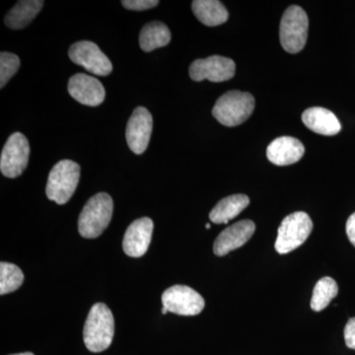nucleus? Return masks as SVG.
Listing matches in <instances>:
<instances>
[{
  "label": "nucleus",
  "instance_id": "9d476101",
  "mask_svg": "<svg viewBox=\"0 0 355 355\" xmlns=\"http://www.w3.org/2000/svg\"><path fill=\"white\" fill-rule=\"evenodd\" d=\"M235 62L231 58L212 55L195 60L190 67V76L193 81L207 80L211 83H223L234 76Z\"/></svg>",
  "mask_w": 355,
  "mask_h": 355
},
{
  "label": "nucleus",
  "instance_id": "39448f33",
  "mask_svg": "<svg viewBox=\"0 0 355 355\" xmlns=\"http://www.w3.org/2000/svg\"><path fill=\"white\" fill-rule=\"evenodd\" d=\"M309 20L300 6H289L280 21L279 39L284 51L297 53L307 42Z\"/></svg>",
  "mask_w": 355,
  "mask_h": 355
},
{
  "label": "nucleus",
  "instance_id": "4be33fe9",
  "mask_svg": "<svg viewBox=\"0 0 355 355\" xmlns=\"http://www.w3.org/2000/svg\"><path fill=\"white\" fill-rule=\"evenodd\" d=\"M24 282V275L17 266L2 261L0 263V294L17 291Z\"/></svg>",
  "mask_w": 355,
  "mask_h": 355
},
{
  "label": "nucleus",
  "instance_id": "393cba45",
  "mask_svg": "<svg viewBox=\"0 0 355 355\" xmlns=\"http://www.w3.org/2000/svg\"><path fill=\"white\" fill-rule=\"evenodd\" d=\"M345 340L347 347L355 349V318L347 322L345 328Z\"/></svg>",
  "mask_w": 355,
  "mask_h": 355
},
{
  "label": "nucleus",
  "instance_id": "cd10ccee",
  "mask_svg": "<svg viewBox=\"0 0 355 355\" xmlns=\"http://www.w3.org/2000/svg\"><path fill=\"white\" fill-rule=\"evenodd\" d=\"M169 312V311H168L167 309H166V308L163 307V309H162V314L163 315H166L167 314V313Z\"/></svg>",
  "mask_w": 355,
  "mask_h": 355
},
{
  "label": "nucleus",
  "instance_id": "f3484780",
  "mask_svg": "<svg viewBox=\"0 0 355 355\" xmlns=\"http://www.w3.org/2000/svg\"><path fill=\"white\" fill-rule=\"evenodd\" d=\"M249 205L250 198L243 193L222 198L220 202H217L216 207L210 211V220L216 224L228 223L236 216H239Z\"/></svg>",
  "mask_w": 355,
  "mask_h": 355
},
{
  "label": "nucleus",
  "instance_id": "6ab92c4d",
  "mask_svg": "<svg viewBox=\"0 0 355 355\" xmlns=\"http://www.w3.org/2000/svg\"><path fill=\"white\" fill-rule=\"evenodd\" d=\"M193 14L202 24L214 27L228 20V11L218 0H195L191 3Z\"/></svg>",
  "mask_w": 355,
  "mask_h": 355
},
{
  "label": "nucleus",
  "instance_id": "1a4fd4ad",
  "mask_svg": "<svg viewBox=\"0 0 355 355\" xmlns=\"http://www.w3.org/2000/svg\"><path fill=\"white\" fill-rule=\"evenodd\" d=\"M70 60L95 76H107L113 70L108 57L93 42L81 41L69 48Z\"/></svg>",
  "mask_w": 355,
  "mask_h": 355
},
{
  "label": "nucleus",
  "instance_id": "dca6fc26",
  "mask_svg": "<svg viewBox=\"0 0 355 355\" xmlns=\"http://www.w3.org/2000/svg\"><path fill=\"white\" fill-rule=\"evenodd\" d=\"M302 121L312 132L327 137L338 135L342 130V125L336 114L330 110L321 107L306 110L302 114Z\"/></svg>",
  "mask_w": 355,
  "mask_h": 355
},
{
  "label": "nucleus",
  "instance_id": "b1692460",
  "mask_svg": "<svg viewBox=\"0 0 355 355\" xmlns=\"http://www.w3.org/2000/svg\"><path fill=\"white\" fill-rule=\"evenodd\" d=\"M121 4L130 10L144 11L157 6L159 1L158 0H123Z\"/></svg>",
  "mask_w": 355,
  "mask_h": 355
},
{
  "label": "nucleus",
  "instance_id": "bb28decb",
  "mask_svg": "<svg viewBox=\"0 0 355 355\" xmlns=\"http://www.w3.org/2000/svg\"><path fill=\"white\" fill-rule=\"evenodd\" d=\"M11 355H34L32 352H23V354H11Z\"/></svg>",
  "mask_w": 355,
  "mask_h": 355
},
{
  "label": "nucleus",
  "instance_id": "a211bd4d",
  "mask_svg": "<svg viewBox=\"0 0 355 355\" xmlns=\"http://www.w3.org/2000/svg\"><path fill=\"white\" fill-rule=\"evenodd\" d=\"M42 0H23L18 1L16 6L7 13L4 22L7 27L19 30L30 24L43 8Z\"/></svg>",
  "mask_w": 355,
  "mask_h": 355
},
{
  "label": "nucleus",
  "instance_id": "f257e3e1",
  "mask_svg": "<svg viewBox=\"0 0 355 355\" xmlns=\"http://www.w3.org/2000/svg\"><path fill=\"white\" fill-rule=\"evenodd\" d=\"M114 335V320L111 310L104 303H96L84 324L83 338L91 352L109 349Z\"/></svg>",
  "mask_w": 355,
  "mask_h": 355
},
{
  "label": "nucleus",
  "instance_id": "20e7f679",
  "mask_svg": "<svg viewBox=\"0 0 355 355\" xmlns=\"http://www.w3.org/2000/svg\"><path fill=\"white\" fill-rule=\"evenodd\" d=\"M80 179V166L71 160H62L53 166L49 175L46 193L49 200L64 205L69 202Z\"/></svg>",
  "mask_w": 355,
  "mask_h": 355
},
{
  "label": "nucleus",
  "instance_id": "ddd939ff",
  "mask_svg": "<svg viewBox=\"0 0 355 355\" xmlns=\"http://www.w3.org/2000/svg\"><path fill=\"white\" fill-rule=\"evenodd\" d=\"M153 228V221L149 217H142L133 221L123 237V252L132 258L144 256L150 245Z\"/></svg>",
  "mask_w": 355,
  "mask_h": 355
},
{
  "label": "nucleus",
  "instance_id": "6e6552de",
  "mask_svg": "<svg viewBox=\"0 0 355 355\" xmlns=\"http://www.w3.org/2000/svg\"><path fill=\"white\" fill-rule=\"evenodd\" d=\"M163 307L181 316H196L205 308V300L198 292L186 286H174L162 294Z\"/></svg>",
  "mask_w": 355,
  "mask_h": 355
},
{
  "label": "nucleus",
  "instance_id": "4468645a",
  "mask_svg": "<svg viewBox=\"0 0 355 355\" xmlns=\"http://www.w3.org/2000/svg\"><path fill=\"white\" fill-rule=\"evenodd\" d=\"M256 230V225L252 220L246 219L236 222L222 231L214 245L216 256L223 257L246 244Z\"/></svg>",
  "mask_w": 355,
  "mask_h": 355
},
{
  "label": "nucleus",
  "instance_id": "f8f14e48",
  "mask_svg": "<svg viewBox=\"0 0 355 355\" xmlns=\"http://www.w3.org/2000/svg\"><path fill=\"white\" fill-rule=\"evenodd\" d=\"M69 92L77 102L90 107L101 105L106 96L103 84L95 77L84 73L70 77Z\"/></svg>",
  "mask_w": 355,
  "mask_h": 355
},
{
  "label": "nucleus",
  "instance_id": "c85d7f7f",
  "mask_svg": "<svg viewBox=\"0 0 355 355\" xmlns=\"http://www.w3.org/2000/svg\"><path fill=\"white\" fill-rule=\"evenodd\" d=\"M205 228L209 229L210 228V224L207 223V225H205Z\"/></svg>",
  "mask_w": 355,
  "mask_h": 355
},
{
  "label": "nucleus",
  "instance_id": "7ed1b4c3",
  "mask_svg": "<svg viewBox=\"0 0 355 355\" xmlns=\"http://www.w3.org/2000/svg\"><path fill=\"white\" fill-rule=\"evenodd\" d=\"M254 109L253 95L242 91H229L217 99L212 114L221 125L236 127L246 121Z\"/></svg>",
  "mask_w": 355,
  "mask_h": 355
},
{
  "label": "nucleus",
  "instance_id": "5701e85b",
  "mask_svg": "<svg viewBox=\"0 0 355 355\" xmlns=\"http://www.w3.org/2000/svg\"><path fill=\"white\" fill-rule=\"evenodd\" d=\"M20 67V58L14 53H0V87L3 88Z\"/></svg>",
  "mask_w": 355,
  "mask_h": 355
},
{
  "label": "nucleus",
  "instance_id": "412c9836",
  "mask_svg": "<svg viewBox=\"0 0 355 355\" xmlns=\"http://www.w3.org/2000/svg\"><path fill=\"white\" fill-rule=\"evenodd\" d=\"M338 286L331 277H323L317 282L311 299V308L315 312H320L328 307L331 301L338 295Z\"/></svg>",
  "mask_w": 355,
  "mask_h": 355
},
{
  "label": "nucleus",
  "instance_id": "f03ea898",
  "mask_svg": "<svg viewBox=\"0 0 355 355\" xmlns=\"http://www.w3.org/2000/svg\"><path fill=\"white\" fill-rule=\"evenodd\" d=\"M113 210V200L108 193H99L91 198L79 216V234L87 239L99 237L108 227Z\"/></svg>",
  "mask_w": 355,
  "mask_h": 355
},
{
  "label": "nucleus",
  "instance_id": "a878e982",
  "mask_svg": "<svg viewBox=\"0 0 355 355\" xmlns=\"http://www.w3.org/2000/svg\"><path fill=\"white\" fill-rule=\"evenodd\" d=\"M345 229H347V234L350 243L355 247V212L347 219Z\"/></svg>",
  "mask_w": 355,
  "mask_h": 355
},
{
  "label": "nucleus",
  "instance_id": "aec40b11",
  "mask_svg": "<svg viewBox=\"0 0 355 355\" xmlns=\"http://www.w3.org/2000/svg\"><path fill=\"white\" fill-rule=\"evenodd\" d=\"M170 41H171V32L169 28L160 21L148 23L140 32V48L146 53L167 46Z\"/></svg>",
  "mask_w": 355,
  "mask_h": 355
},
{
  "label": "nucleus",
  "instance_id": "0eeeda50",
  "mask_svg": "<svg viewBox=\"0 0 355 355\" xmlns=\"http://www.w3.org/2000/svg\"><path fill=\"white\" fill-rule=\"evenodd\" d=\"M29 141L23 133L15 132L7 139L0 157V171L7 178L19 177L28 166Z\"/></svg>",
  "mask_w": 355,
  "mask_h": 355
},
{
  "label": "nucleus",
  "instance_id": "2eb2a0df",
  "mask_svg": "<svg viewBox=\"0 0 355 355\" xmlns=\"http://www.w3.org/2000/svg\"><path fill=\"white\" fill-rule=\"evenodd\" d=\"M305 153L302 142L291 137H277L266 149V156L272 164L287 166L298 162Z\"/></svg>",
  "mask_w": 355,
  "mask_h": 355
},
{
  "label": "nucleus",
  "instance_id": "423d86ee",
  "mask_svg": "<svg viewBox=\"0 0 355 355\" xmlns=\"http://www.w3.org/2000/svg\"><path fill=\"white\" fill-rule=\"evenodd\" d=\"M312 230L313 222L306 212L289 214L282 222L277 231L275 250L282 254L291 253L304 244Z\"/></svg>",
  "mask_w": 355,
  "mask_h": 355
},
{
  "label": "nucleus",
  "instance_id": "9b49d317",
  "mask_svg": "<svg viewBox=\"0 0 355 355\" xmlns=\"http://www.w3.org/2000/svg\"><path fill=\"white\" fill-rule=\"evenodd\" d=\"M153 119L150 112L144 107H137L128 120L125 139L130 150L142 154L148 147L153 133Z\"/></svg>",
  "mask_w": 355,
  "mask_h": 355
}]
</instances>
